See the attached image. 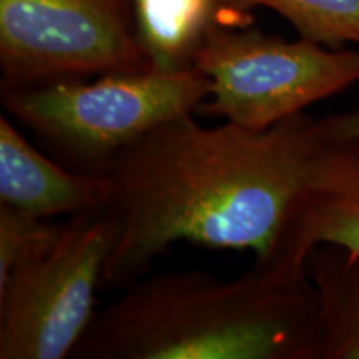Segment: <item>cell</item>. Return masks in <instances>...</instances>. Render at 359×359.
<instances>
[{"label": "cell", "instance_id": "30bf717a", "mask_svg": "<svg viewBox=\"0 0 359 359\" xmlns=\"http://www.w3.org/2000/svg\"><path fill=\"white\" fill-rule=\"evenodd\" d=\"M308 273L320 308V359H359V257L338 246H316Z\"/></svg>", "mask_w": 359, "mask_h": 359}, {"label": "cell", "instance_id": "8992f818", "mask_svg": "<svg viewBox=\"0 0 359 359\" xmlns=\"http://www.w3.org/2000/svg\"><path fill=\"white\" fill-rule=\"evenodd\" d=\"M4 87L151 69L133 0H0Z\"/></svg>", "mask_w": 359, "mask_h": 359}, {"label": "cell", "instance_id": "277c9868", "mask_svg": "<svg viewBox=\"0 0 359 359\" xmlns=\"http://www.w3.org/2000/svg\"><path fill=\"white\" fill-rule=\"evenodd\" d=\"M193 67L210 80L198 111L263 132L358 83L359 50L290 42L226 19L206 34Z\"/></svg>", "mask_w": 359, "mask_h": 359}, {"label": "cell", "instance_id": "ba28073f", "mask_svg": "<svg viewBox=\"0 0 359 359\" xmlns=\"http://www.w3.org/2000/svg\"><path fill=\"white\" fill-rule=\"evenodd\" d=\"M111 193L114 185L105 175L60 167L0 115V205L52 219L103 212Z\"/></svg>", "mask_w": 359, "mask_h": 359}, {"label": "cell", "instance_id": "9c48e42d", "mask_svg": "<svg viewBox=\"0 0 359 359\" xmlns=\"http://www.w3.org/2000/svg\"><path fill=\"white\" fill-rule=\"evenodd\" d=\"M133 11L143 50L160 70L190 69L215 24L245 17L226 11L222 0H133Z\"/></svg>", "mask_w": 359, "mask_h": 359}, {"label": "cell", "instance_id": "3957f363", "mask_svg": "<svg viewBox=\"0 0 359 359\" xmlns=\"http://www.w3.org/2000/svg\"><path fill=\"white\" fill-rule=\"evenodd\" d=\"M208 95L210 80L195 67L0 88L8 114L87 173L158 125L196 114Z\"/></svg>", "mask_w": 359, "mask_h": 359}, {"label": "cell", "instance_id": "6da1fadb", "mask_svg": "<svg viewBox=\"0 0 359 359\" xmlns=\"http://www.w3.org/2000/svg\"><path fill=\"white\" fill-rule=\"evenodd\" d=\"M320 120L290 116L263 132L183 115L142 135L97 175L114 185L115 241L105 288H127L178 241L273 262L302 190Z\"/></svg>", "mask_w": 359, "mask_h": 359}, {"label": "cell", "instance_id": "5b68a950", "mask_svg": "<svg viewBox=\"0 0 359 359\" xmlns=\"http://www.w3.org/2000/svg\"><path fill=\"white\" fill-rule=\"evenodd\" d=\"M114 241L107 210L74 215L50 250L13 269L0 285V359L72 358L97 313Z\"/></svg>", "mask_w": 359, "mask_h": 359}, {"label": "cell", "instance_id": "52a82bcc", "mask_svg": "<svg viewBox=\"0 0 359 359\" xmlns=\"http://www.w3.org/2000/svg\"><path fill=\"white\" fill-rule=\"evenodd\" d=\"M321 245L359 257V143L325 133L309 158L280 258L308 264Z\"/></svg>", "mask_w": 359, "mask_h": 359}, {"label": "cell", "instance_id": "4fadbf2b", "mask_svg": "<svg viewBox=\"0 0 359 359\" xmlns=\"http://www.w3.org/2000/svg\"><path fill=\"white\" fill-rule=\"evenodd\" d=\"M320 122L326 137L359 143V109L326 116Z\"/></svg>", "mask_w": 359, "mask_h": 359}, {"label": "cell", "instance_id": "8fae6325", "mask_svg": "<svg viewBox=\"0 0 359 359\" xmlns=\"http://www.w3.org/2000/svg\"><path fill=\"white\" fill-rule=\"evenodd\" d=\"M226 11L266 7L285 17L303 39L330 48L359 45V0H222Z\"/></svg>", "mask_w": 359, "mask_h": 359}, {"label": "cell", "instance_id": "7a4b0ae2", "mask_svg": "<svg viewBox=\"0 0 359 359\" xmlns=\"http://www.w3.org/2000/svg\"><path fill=\"white\" fill-rule=\"evenodd\" d=\"M308 264L257 262L235 280L205 271L143 276L95 313L72 358L320 359Z\"/></svg>", "mask_w": 359, "mask_h": 359}, {"label": "cell", "instance_id": "7c38bea8", "mask_svg": "<svg viewBox=\"0 0 359 359\" xmlns=\"http://www.w3.org/2000/svg\"><path fill=\"white\" fill-rule=\"evenodd\" d=\"M64 224L0 205V285L20 264L50 250Z\"/></svg>", "mask_w": 359, "mask_h": 359}]
</instances>
